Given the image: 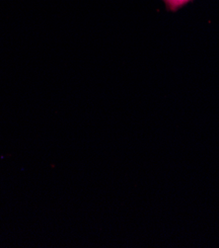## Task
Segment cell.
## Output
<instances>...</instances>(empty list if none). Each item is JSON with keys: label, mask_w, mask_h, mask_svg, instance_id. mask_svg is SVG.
Masks as SVG:
<instances>
[{"label": "cell", "mask_w": 219, "mask_h": 248, "mask_svg": "<svg viewBox=\"0 0 219 248\" xmlns=\"http://www.w3.org/2000/svg\"><path fill=\"white\" fill-rule=\"evenodd\" d=\"M164 1L170 10H177L179 7L188 3L190 0H164Z\"/></svg>", "instance_id": "6da1fadb"}]
</instances>
